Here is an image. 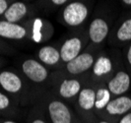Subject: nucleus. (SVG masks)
I'll return each instance as SVG.
<instances>
[{
  "label": "nucleus",
  "mask_w": 131,
  "mask_h": 123,
  "mask_svg": "<svg viewBox=\"0 0 131 123\" xmlns=\"http://www.w3.org/2000/svg\"><path fill=\"white\" fill-rule=\"evenodd\" d=\"M119 5L118 0H111L107 9L97 14L91 21L88 28V36L92 48L103 49L113 24L120 15Z\"/></svg>",
  "instance_id": "f257e3e1"
},
{
  "label": "nucleus",
  "mask_w": 131,
  "mask_h": 123,
  "mask_svg": "<svg viewBox=\"0 0 131 123\" xmlns=\"http://www.w3.org/2000/svg\"><path fill=\"white\" fill-rule=\"evenodd\" d=\"M123 64L121 49L111 47L108 51L102 50L98 54L96 61L93 65L92 85L98 87L100 85H105L112 77L115 71Z\"/></svg>",
  "instance_id": "f03ea898"
},
{
  "label": "nucleus",
  "mask_w": 131,
  "mask_h": 123,
  "mask_svg": "<svg viewBox=\"0 0 131 123\" xmlns=\"http://www.w3.org/2000/svg\"><path fill=\"white\" fill-rule=\"evenodd\" d=\"M107 44L111 47L122 49L131 42V11H124L113 24Z\"/></svg>",
  "instance_id": "7ed1b4c3"
},
{
  "label": "nucleus",
  "mask_w": 131,
  "mask_h": 123,
  "mask_svg": "<svg viewBox=\"0 0 131 123\" xmlns=\"http://www.w3.org/2000/svg\"><path fill=\"white\" fill-rule=\"evenodd\" d=\"M131 111V95H123L113 97L105 108L98 114L99 118L112 123H117L121 117Z\"/></svg>",
  "instance_id": "20e7f679"
},
{
  "label": "nucleus",
  "mask_w": 131,
  "mask_h": 123,
  "mask_svg": "<svg viewBox=\"0 0 131 123\" xmlns=\"http://www.w3.org/2000/svg\"><path fill=\"white\" fill-rule=\"evenodd\" d=\"M90 15V6L81 1H68L62 11L63 23L69 27H79L82 25Z\"/></svg>",
  "instance_id": "39448f33"
},
{
  "label": "nucleus",
  "mask_w": 131,
  "mask_h": 123,
  "mask_svg": "<svg viewBox=\"0 0 131 123\" xmlns=\"http://www.w3.org/2000/svg\"><path fill=\"white\" fill-rule=\"evenodd\" d=\"M77 107L89 123H95L99 117L96 113V87L92 84L82 88L77 97Z\"/></svg>",
  "instance_id": "423d86ee"
},
{
  "label": "nucleus",
  "mask_w": 131,
  "mask_h": 123,
  "mask_svg": "<svg viewBox=\"0 0 131 123\" xmlns=\"http://www.w3.org/2000/svg\"><path fill=\"white\" fill-rule=\"evenodd\" d=\"M102 50L93 48L92 50L82 52L76 58L69 61L68 63H65V70L71 76H79L86 72L91 71L98 54Z\"/></svg>",
  "instance_id": "0eeeda50"
},
{
  "label": "nucleus",
  "mask_w": 131,
  "mask_h": 123,
  "mask_svg": "<svg viewBox=\"0 0 131 123\" xmlns=\"http://www.w3.org/2000/svg\"><path fill=\"white\" fill-rule=\"evenodd\" d=\"M106 87L112 97L128 94L131 88V76L124 68L123 64L115 71L112 77L106 82Z\"/></svg>",
  "instance_id": "6e6552de"
},
{
  "label": "nucleus",
  "mask_w": 131,
  "mask_h": 123,
  "mask_svg": "<svg viewBox=\"0 0 131 123\" xmlns=\"http://www.w3.org/2000/svg\"><path fill=\"white\" fill-rule=\"evenodd\" d=\"M46 111L50 123H74L72 110L60 99H50L46 104Z\"/></svg>",
  "instance_id": "1a4fd4ad"
},
{
  "label": "nucleus",
  "mask_w": 131,
  "mask_h": 123,
  "mask_svg": "<svg viewBox=\"0 0 131 123\" xmlns=\"http://www.w3.org/2000/svg\"><path fill=\"white\" fill-rule=\"evenodd\" d=\"M22 71L34 83H43L48 78V70L41 62L35 59H27L22 64Z\"/></svg>",
  "instance_id": "9d476101"
},
{
  "label": "nucleus",
  "mask_w": 131,
  "mask_h": 123,
  "mask_svg": "<svg viewBox=\"0 0 131 123\" xmlns=\"http://www.w3.org/2000/svg\"><path fill=\"white\" fill-rule=\"evenodd\" d=\"M84 47V42L80 37H72L67 39L60 46V57L62 62L68 63L69 61L76 58L79 54L82 53Z\"/></svg>",
  "instance_id": "9b49d317"
},
{
  "label": "nucleus",
  "mask_w": 131,
  "mask_h": 123,
  "mask_svg": "<svg viewBox=\"0 0 131 123\" xmlns=\"http://www.w3.org/2000/svg\"><path fill=\"white\" fill-rule=\"evenodd\" d=\"M82 88L83 84L79 79L66 78L58 85V95L63 99H73L78 97Z\"/></svg>",
  "instance_id": "f8f14e48"
},
{
  "label": "nucleus",
  "mask_w": 131,
  "mask_h": 123,
  "mask_svg": "<svg viewBox=\"0 0 131 123\" xmlns=\"http://www.w3.org/2000/svg\"><path fill=\"white\" fill-rule=\"evenodd\" d=\"M27 36V29L17 23L0 21V37L10 39H22Z\"/></svg>",
  "instance_id": "ddd939ff"
},
{
  "label": "nucleus",
  "mask_w": 131,
  "mask_h": 123,
  "mask_svg": "<svg viewBox=\"0 0 131 123\" xmlns=\"http://www.w3.org/2000/svg\"><path fill=\"white\" fill-rule=\"evenodd\" d=\"M0 85L5 91L16 94L23 89L22 79L13 72L3 71L0 73Z\"/></svg>",
  "instance_id": "4468645a"
},
{
  "label": "nucleus",
  "mask_w": 131,
  "mask_h": 123,
  "mask_svg": "<svg viewBox=\"0 0 131 123\" xmlns=\"http://www.w3.org/2000/svg\"><path fill=\"white\" fill-rule=\"evenodd\" d=\"M38 57L39 59V62L47 66H54L58 64L60 61H62L59 50L56 47L51 46H46L39 48L38 51Z\"/></svg>",
  "instance_id": "2eb2a0df"
},
{
  "label": "nucleus",
  "mask_w": 131,
  "mask_h": 123,
  "mask_svg": "<svg viewBox=\"0 0 131 123\" xmlns=\"http://www.w3.org/2000/svg\"><path fill=\"white\" fill-rule=\"evenodd\" d=\"M28 14V7L23 2H15L8 7L4 13L5 19L11 23H17Z\"/></svg>",
  "instance_id": "dca6fc26"
},
{
  "label": "nucleus",
  "mask_w": 131,
  "mask_h": 123,
  "mask_svg": "<svg viewBox=\"0 0 131 123\" xmlns=\"http://www.w3.org/2000/svg\"><path fill=\"white\" fill-rule=\"evenodd\" d=\"M112 96L111 92L108 91L106 85H100L96 87V113L98 115L100 112H102L105 108V106L112 100Z\"/></svg>",
  "instance_id": "f3484780"
},
{
  "label": "nucleus",
  "mask_w": 131,
  "mask_h": 123,
  "mask_svg": "<svg viewBox=\"0 0 131 123\" xmlns=\"http://www.w3.org/2000/svg\"><path fill=\"white\" fill-rule=\"evenodd\" d=\"M123 66L131 76V42L121 49Z\"/></svg>",
  "instance_id": "a211bd4d"
},
{
  "label": "nucleus",
  "mask_w": 131,
  "mask_h": 123,
  "mask_svg": "<svg viewBox=\"0 0 131 123\" xmlns=\"http://www.w3.org/2000/svg\"><path fill=\"white\" fill-rule=\"evenodd\" d=\"M9 105H10V99L5 95L0 93V110L5 109Z\"/></svg>",
  "instance_id": "6ab92c4d"
},
{
  "label": "nucleus",
  "mask_w": 131,
  "mask_h": 123,
  "mask_svg": "<svg viewBox=\"0 0 131 123\" xmlns=\"http://www.w3.org/2000/svg\"><path fill=\"white\" fill-rule=\"evenodd\" d=\"M118 2L125 11H131V0H118Z\"/></svg>",
  "instance_id": "aec40b11"
},
{
  "label": "nucleus",
  "mask_w": 131,
  "mask_h": 123,
  "mask_svg": "<svg viewBox=\"0 0 131 123\" xmlns=\"http://www.w3.org/2000/svg\"><path fill=\"white\" fill-rule=\"evenodd\" d=\"M117 123H131V111H129L128 113L123 115L118 120Z\"/></svg>",
  "instance_id": "412c9836"
},
{
  "label": "nucleus",
  "mask_w": 131,
  "mask_h": 123,
  "mask_svg": "<svg viewBox=\"0 0 131 123\" xmlns=\"http://www.w3.org/2000/svg\"><path fill=\"white\" fill-rule=\"evenodd\" d=\"M8 9V4L6 0H0V15L4 14Z\"/></svg>",
  "instance_id": "4be33fe9"
},
{
  "label": "nucleus",
  "mask_w": 131,
  "mask_h": 123,
  "mask_svg": "<svg viewBox=\"0 0 131 123\" xmlns=\"http://www.w3.org/2000/svg\"><path fill=\"white\" fill-rule=\"evenodd\" d=\"M49 1L52 3L53 5H55V6H60V5L66 4L69 0H49Z\"/></svg>",
  "instance_id": "5701e85b"
},
{
  "label": "nucleus",
  "mask_w": 131,
  "mask_h": 123,
  "mask_svg": "<svg viewBox=\"0 0 131 123\" xmlns=\"http://www.w3.org/2000/svg\"><path fill=\"white\" fill-rule=\"evenodd\" d=\"M30 123H47L42 118V117H40V116H36V117H34L33 119L31 120V122Z\"/></svg>",
  "instance_id": "b1692460"
},
{
  "label": "nucleus",
  "mask_w": 131,
  "mask_h": 123,
  "mask_svg": "<svg viewBox=\"0 0 131 123\" xmlns=\"http://www.w3.org/2000/svg\"><path fill=\"white\" fill-rule=\"evenodd\" d=\"M95 123H112L111 121H107V120H105V119H102V118H98L97 121Z\"/></svg>",
  "instance_id": "393cba45"
},
{
  "label": "nucleus",
  "mask_w": 131,
  "mask_h": 123,
  "mask_svg": "<svg viewBox=\"0 0 131 123\" xmlns=\"http://www.w3.org/2000/svg\"><path fill=\"white\" fill-rule=\"evenodd\" d=\"M2 123H17V122H15V121H11V120H7V121H4V122H2Z\"/></svg>",
  "instance_id": "a878e982"
}]
</instances>
